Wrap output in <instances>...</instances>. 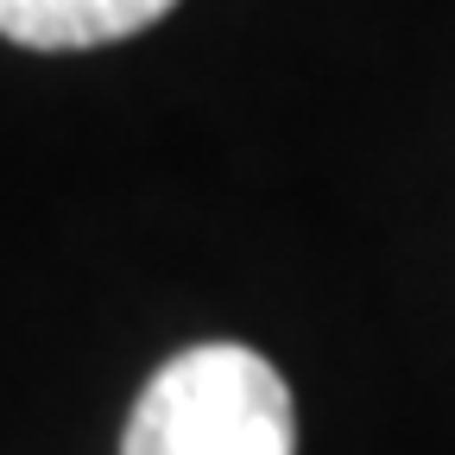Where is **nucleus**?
<instances>
[{
	"mask_svg": "<svg viewBox=\"0 0 455 455\" xmlns=\"http://www.w3.org/2000/svg\"><path fill=\"white\" fill-rule=\"evenodd\" d=\"M298 418L278 367L241 341L171 355L127 418L121 455H291Z\"/></svg>",
	"mask_w": 455,
	"mask_h": 455,
	"instance_id": "f257e3e1",
	"label": "nucleus"
},
{
	"mask_svg": "<svg viewBox=\"0 0 455 455\" xmlns=\"http://www.w3.org/2000/svg\"><path fill=\"white\" fill-rule=\"evenodd\" d=\"M178 0H0V38L26 51H89L133 38Z\"/></svg>",
	"mask_w": 455,
	"mask_h": 455,
	"instance_id": "f03ea898",
	"label": "nucleus"
}]
</instances>
